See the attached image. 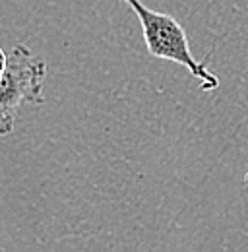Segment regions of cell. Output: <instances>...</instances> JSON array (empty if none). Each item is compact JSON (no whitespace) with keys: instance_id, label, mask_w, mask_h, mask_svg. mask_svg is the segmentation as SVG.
Returning <instances> with one entry per match:
<instances>
[{"instance_id":"cell-4","label":"cell","mask_w":248,"mask_h":252,"mask_svg":"<svg viewBox=\"0 0 248 252\" xmlns=\"http://www.w3.org/2000/svg\"><path fill=\"white\" fill-rule=\"evenodd\" d=\"M245 185H248V173H247V177H245Z\"/></svg>"},{"instance_id":"cell-3","label":"cell","mask_w":248,"mask_h":252,"mask_svg":"<svg viewBox=\"0 0 248 252\" xmlns=\"http://www.w3.org/2000/svg\"><path fill=\"white\" fill-rule=\"evenodd\" d=\"M6 64H8V57H6V53L0 49V78H2L4 70H6Z\"/></svg>"},{"instance_id":"cell-2","label":"cell","mask_w":248,"mask_h":252,"mask_svg":"<svg viewBox=\"0 0 248 252\" xmlns=\"http://www.w3.org/2000/svg\"><path fill=\"white\" fill-rule=\"evenodd\" d=\"M47 64L30 47L16 43L8 55L6 70L0 78V136L14 130L16 113L22 103H43V80Z\"/></svg>"},{"instance_id":"cell-1","label":"cell","mask_w":248,"mask_h":252,"mask_svg":"<svg viewBox=\"0 0 248 252\" xmlns=\"http://www.w3.org/2000/svg\"><path fill=\"white\" fill-rule=\"evenodd\" d=\"M123 2L128 4L134 10V14L138 16V20L142 24L148 53L154 59L171 61L179 66H185L198 80V84L204 92H214L219 88V78L192 57L185 28L173 16L155 12L152 8H148L142 0H123Z\"/></svg>"}]
</instances>
